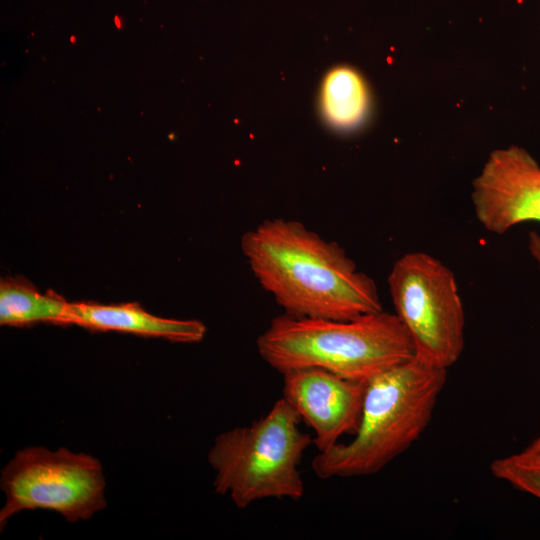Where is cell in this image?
I'll list each match as a JSON object with an SVG mask.
<instances>
[{
	"mask_svg": "<svg viewBox=\"0 0 540 540\" xmlns=\"http://www.w3.org/2000/svg\"><path fill=\"white\" fill-rule=\"evenodd\" d=\"M241 249L260 285L286 314L348 320L382 311L375 281L336 242L275 218L244 233Z\"/></svg>",
	"mask_w": 540,
	"mask_h": 540,
	"instance_id": "obj_1",
	"label": "cell"
},
{
	"mask_svg": "<svg viewBox=\"0 0 540 540\" xmlns=\"http://www.w3.org/2000/svg\"><path fill=\"white\" fill-rule=\"evenodd\" d=\"M446 379L447 369L414 355L368 381L354 438L318 452L314 474L330 479L378 473L423 434Z\"/></svg>",
	"mask_w": 540,
	"mask_h": 540,
	"instance_id": "obj_2",
	"label": "cell"
},
{
	"mask_svg": "<svg viewBox=\"0 0 540 540\" xmlns=\"http://www.w3.org/2000/svg\"><path fill=\"white\" fill-rule=\"evenodd\" d=\"M256 347L260 357L281 374L320 368L365 384L415 355L401 320L383 310L348 320L284 313L271 320Z\"/></svg>",
	"mask_w": 540,
	"mask_h": 540,
	"instance_id": "obj_3",
	"label": "cell"
},
{
	"mask_svg": "<svg viewBox=\"0 0 540 540\" xmlns=\"http://www.w3.org/2000/svg\"><path fill=\"white\" fill-rule=\"evenodd\" d=\"M300 421L281 398L258 420L219 434L208 453L215 492L240 509L267 498L300 500L305 487L298 466L313 444Z\"/></svg>",
	"mask_w": 540,
	"mask_h": 540,
	"instance_id": "obj_4",
	"label": "cell"
},
{
	"mask_svg": "<svg viewBox=\"0 0 540 540\" xmlns=\"http://www.w3.org/2000/svg\"><path fill=\"white\" fill-rule=\"evenodd\" d=\"M388 287L415 356L445 369L455 364L465 346V312L452 270L428 253L409 252L393 264Z\"/></svg>",
	"mask_w": 540,
	"mask_h": 540,
	"instance_id": "obj_5",
	"label": "cell"
},
{
	"mask_svg": "<svg viewBox=\"0 0 540 540\" xmlns=\"http://www.w3.org/2000/svg\"><path fill=\"white\" fill-rule=\"evenodd\" d=\"M6 502L0 511V527L22 510L48 509L68 522L88 520L106 506L105 479L100 462L65 448L20 450L1 475Z\"/></svg>",
	"mask_w": 540,
	"mask_h": 540,
	"instance_id": "obj_6",
	"label": "cell"
},
{
	"mask_svg": "<svg viewBox=\"0 0 540 540\" xmlns=\"http://www.w3.org/2000/svg\"><path fill=\"white\" fill-rule=\"evenodd\" d=\"M472 203L478 223L492 234L540 223V165L521 147L495 150L473 181Z\"/></svg>",
	"mask_w": 540,
	"mask_h": 540,
	"instance_id": "obj_7",
	"label": "cell"
},
{
	"mask_svg": "<svg viewBox=\"0 0 540 540\" xmlns=\"http://www.w3.org/2000/svg\"><path fill=\"white\" fill-rule=\"evenodd\" d=\"M283 375V399L314 431L313 444L326 452L339 439L355 433L362 411L365 383L320 368H304Z\"/></svg>",
	"mask_w": 540,
	"mask_h": 540,
	"instance_id": "obj_8",
	"label": "cell"
},
{
	"mask_svg": "<svg viewBox=\"0 0 540 540\" xmlns=\"http://www.w3.org/2000/svg\"><path fill=\"white\" fill-rule=\"evenodd\" d=\"M69 325L91 330L121 331L174 342L193 343L203 339L205 325L198 320H177L154 316L137 303L102 305L70 303Z\"/></svg>",
	"mask_w": 540,
	"mask_h": 540,
	"instance_id": "obj_9",
	"label": "cell"
},
{
	"mask_svg": "<svg viewBox=\"0 0 540 540\" xmlns=\"http://www.w3.org/2000/svg\"><path fill=\"white\" fill-rule=\"evenodd\" d=\"M70 303L59 294L40 293L24 278H5L0 283V323L14 327L36 323L69 325Z\"/></svg>",
	"mask_w": 540,
	"mask_h": 540,
	"instance_id": "obj_10",
	"label": "cell"
},
{
	"mask_svg": "<svg viewBox=\"0 0 540 540\" xmlns=\"http://www.w3.org/2000/svg\"><path fill=\"white\" fill-rule=\"evenodd\" d=\"M322 107L328 121L338 128L359 124L368 107V93L359 74L345 67L332 70L323 85Z\"/></svg>",
	"mask_w": 540,
	"mask_h": 540,
	"instance_id": "obj_11",
	"label": "cell"
},
{
	"mask_svg": "<svg viewBox=\"0 0 540 540\" xmlns=\"http://www.w3.org/2000/svg\"><path fill=\"white\" fill-rule=\"evenodd\" d=\"M491 473L514 488L540 499V461L522 453L495 459Z\"/></svg>",
	"mask_w": 540,
	"mask_h": 540,
	"instance_id": "obj_12",
	"label": "cell"
},
{
	"mask_svg": "<svg viewBox=\"0 0 540 540\" xmlns=\"http://www.w3.org/2000/svg\"><path fill=\"white\" fill-rule=\"evenodd\" d=\"M528 250L536 262L540 273V234L538 232L532 231L528 234Z\"/></svg>",
	"mask_w": 540,
	"mask_h": 540,
	"instance_id": "obj_13",
	"label": "cell"
},
{
	"mask_svg": "<svg viewBox=\"0 0 540 540\" xmlns=\"http://www.w3.org/2000/svg\"><path fill=\"white\" fill-rule=\"evenodd\" d=\"M524 456L540 461V437H537L527 448L521 451Z\"/></svg>",
	"mask_w": 540,
	"mask_h": 540,
	"instance_id": "obj_14",
	"label": "cell"
},
{
	"mask_svg": "<svg viewBox=\"0 0 540 540\" xmlns=\"http://www.w3.org/2000/svg\"><path fill=\"white\" fill-rule=\"evenodd\" d=\"M75 40H76V38H75L74 36H71L70 41H71L72 43H74Z\"/></svg>",
	"mask_w": 540,
	"mask_h": 540,
	"instance_id": "obj_15",
	"label": "cell"
}]
</instances>
